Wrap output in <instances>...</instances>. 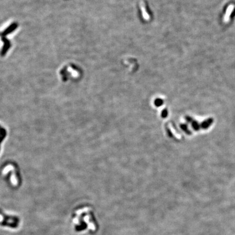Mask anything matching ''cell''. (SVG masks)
<instances>
[{
  "instance_id": "6da1fadb",
  "label": "cell",
  "mask_w": 235,
  "mask_h": 235,
  "mask_svg": "<svg viewBox=\"0 0 235 235\" xmlns=\"http://www.w3.org/2000/svg\"><path fill=\"white\" fill-rule=\"evenodd\" d=\"M72 225L73 230L77 232L95 230L96 226L92 213L86 208H80L73 213Z\"/></svg>"
},
{
  "instance_id": "7a4b0ae2",
  "label": "cell",
  "mask_w": 235,
  "mask_h": 235,
  "mask_svg": "<svg viewBox=\"0 0 235 235\" xmlns=\"http://www.w3.org/2000/svg\"><path fill=\"white\" fill-rule=\"evenodd\" d=\"M20 224V219L16 216L7 215L0 212V226L10 229H16Z\"/></svg>"
}]
</instances>
